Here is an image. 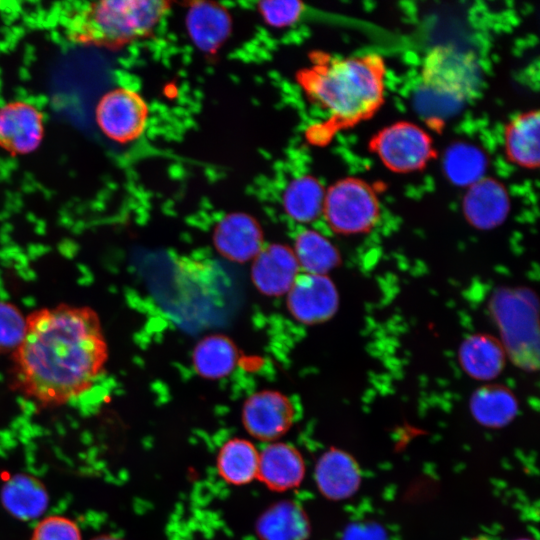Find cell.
I'll return each instance as SVG.
<instances>
[{"instance_id":"cell-29","label":"cell","mask_w":540,"mask_h":540,"mask_svg":"<svg viewBox=\"0 0 540 540\" xmlns=\"http://www.w3.org/2000/svg\"><path fill=\"white\" fill-rule=\"evenodd\" d=\"M259 14L264 22L274 28H285L300 21L305 7L302 2L262 1L257 5Z\"/></svg>"},{"instance_id":"cell-20","label":"cell","mask_w":540,"mask_h":540,"mask_svg":"<svg viewBox=\"0 0 540 540\" xmlns=\"http://www.w3.org/2000/svg\"><path fill=\"white\" fill-rule=\"evenodd\" d=\"M539 112L528 111L515 117L504 133L505 152L516 165L535 169L540 162Z\"/></svg>"},{"instance_id":"cell-18","label":"cell","mask_w":540,"mask_h":540,"mask_svg":"<svg viewBox=\"0 0 540 540\" xmlns=\"http://www.w3.org/2000/svg\"><path fill=\"white\" fill-rule=\"evenodd\" d=\"M458 358L468 376L490 381L504 369L507 355L499 339L489 334L476 333L462 341Z\"/></svg>"},{"instance_id":"cell-3","label":"cell","mask_w":540,"mask_h":540,"mask_svg":"<svg viewBox=\"0 0 540 540\" xmlns=\"http://www.w3.org/2000/svg\"><path fill=\"white\" fill-rule=\"evenodd\" d=\"M169 10L158 0H102L68 4L67 39L81 46L118 49L149 36Z\"/></svg>"},{"instance_id":"cell-1","label":"cell","mask_w":540,"mask_h":540,"mask_svg":"<svg viewBox=\"0 0 540 540\" xmlns=\"http://www.w3.org/2000/svg\"><path fill=\"white\" fill-rule=\"evenodd\" d=\"M26 319L25 336L10 355L11 388L42 407L64 405L89 391L109 358L98 313L61 303Z\"/></svg>"},{"instance_id":"cell-33","label":"cell","mask_w":540,"mask_h":540,"mask_svg":"<svg viewBox=\"0 0 540 540\" xmlns=\"http://www.w3.org/2000/svg\"><path fill=\"white\" fill-rule=\"evenodd\" d=\"M471 540H485V539H482V538H475V539H471Z\"/></svg>"},{"instance_id":"cell-21","label":"cell","mask_w":540,"mask_h":540,"mask_svg":"<svg viewBox=\"0 0 540 540\" xmlns=\"http://www.w3.org/2000/svg\"><path fill=\"white\" fill-rule=\"evenodd\" d=\"M442 168L450 183L467 189L486 177L488 157L478 145L458 141L446 148Z\"/></svg>"},{"instance_id":"cell-25","label":"cell","mask_w":540,"mask_h":540,"mask_svg":"<svg viewBox=\"0 0 540 540\" xmlns=\"http://www.w3.org/2000/svg\"><path fill=\"white\" fill-rule=\"evenodd\" d=\"M470 411L476 421L488 427L508 424L517 414L518 403L513 392L504 385L479 387L470 399Z\"/></svg>"},{"instance_id":"cell-23","label":"cell","mask_w":540,"mask_h":540,"mask_svg":"<svg viewBox=\"0 0 540 540\" xmlns=\"http://www.w3.org/2000/svg\"><path fill=\"white\" fill-rule=\"evenodd\" d=\"M325 192L321 182L312 175L294 177L282 194L284 211L298 223H310L322 214Z\"/></svg>"},{"instance_id":"cell-2","label":"cell","mask_w":540,"mask_h":540,"mask_svg":"<svg viewBox=\"0 0 540 540\" xmlns=\"http://www.w3.org/2000/svg\"><path fill=\"white\" fill-rule=\"evenodd\" d=\"M297 81L307 98L328 115L322 138L370 118L382 105L385 63L377 54L332 57L316 53ZM321 138V139H322Z\"/></svg>"},{"instance_id":"cell-27","label":"cell","mask_w":540,"mask_h":540,"mask_svg":"<svg viewBox=\"0 0 540 540\" xmlns=\"http://www.w3.org/2000/svg\"><path fill=\"white\" fill-rule=\"evenodd\" d=\"M293 252L305 273L327 275L341 263L337 247L326 236L309 228L297 234Z\"/></svg>"},{"instance_id":"cell-5","label":"cell","mask_w":540,"mask_h":540,"mask_svg":"<svg viewBox=\"0 0 540 540\" xmlns=\"http://www.w3.org/2000/svg\"><path fill=\"white\" fill-rule=\"evenodd\" d=\"M322 214L335 233L363 234L378 223L380 203L376 192L367 182L347 177L326 190Z\"/></svg>"},{"instance_id":"cell-22","label":"cell","mask_w":540,"mask_h":540,"mask_svg":"<svg viewBox=\"0 0 540 540\" xmlns=\"http://www.w3.org/2000/svg\"><path fill=\"white\" fill-rule=\"evenodd\" d=\"M238 349L231 338L222 334L208 335L195 346L192 362L198 375L206 379L228 376L238 361Z\"/></svg>"},{"instance_id":"cell-7","label":"cell","mask_w":540,"mask_h":540,"mask_svg":"<svg viewBox=\"0 0 540 540\" xmlns=\"http://www.w3.org/2000/svg\"><path fill=\"white\" fill-rule=\"evenodd\" d=\"M370 147L388 169L398 173L424 168L434 154L430 135L408 121H399L380 130L372 138Z\"/></svg>"},{"instance_id":"cell-10","label":"cell","mask_w":540,"mask_h":540,"mask_svg":"<svg viewBox=\"0 0 540 540\" xmlns=\"http://www.w3.org/2000/svg\"><path fill=\"white\" fill-rule=\"evenodd\" d=\"M295 411L291 400L275 390L251 394L242 408V422L255 439L272 442L283 436L294 422Z\"/></svg>"},{"instance_id":"cell-11","label":"cell","mask_w":540,"mask_h":540,"mask_svg":"<svg viewBox=\"0 0 540 540\" xmlns=\"http://www.w3.org/2000/svg\"><path fill=\"white\" fill-rule=\"evenodd\" d=\"M45 119L42 111L24 100L0 106V148L11 155H27L42 144Z\"/></svg>"},{"instance_id":"cell-19","label":"cell","mask_w":540,"mask_h":540,"mask_svg":"<svg viewBox=\"0 0 540 540\" xmlns=\"http://www.w3.org/2000/svg\"><path fill=\"white\" fill-rule=\"evenodd\" d=\"M315 479L324 496L339 500L355 493L360 483V473L351 456L331 449L319 459Z\"/></svg>"},{"instance_id":"cell-12","label":"cell","mask_w":540,"mask_h":540,"mask_svg":"<svg viewBox=\"0 0 540 540\" xmlns=\"http://www.w3.org/2000/svg\"><path fill=\"white\" fill-rule=\"evenodd\" d=\"M212 241L217 252L235 263L253 260L263 248L264 236L259 222L244 212L223 216L213 230Z\"/></svg>"},{"instance_id":"cell-17","label":"cell","mask_w":540,"mask_h":540,"mask_svg":"<svg viewBox=\"0 0 540 540\" xmlns=\"http://www.w3.org/2000/svg\"><path fill=\"white\" fill-rule=\"evenodd\" d=\"M0 499L4 509L22 521L41 517L49 506V494L42 481L23 472L4 481Z\"/></svg>"},{"instance_id":"cell-13","label":"cell","mask_w":540,"mask_h":540,"mask_svg":"<svg viewBox=\"0 0 540 540\" xmlns=\"http://www.w3.org/2000/svg\"><path fill=\"white\" fill-rule=\"evenodd\" d=\"M299 268L293 249L273 243L263 247L253 259L251 280L261 294L279 297L288 293Z\"/></svg>"},{"instance_id":"cell-24","label":"cell","mask_w":540,"mask_h":540,"mask_svg":"<svg viewBox=\"0 0 540 540\" xmlns=\"http://www.w3.org/2000/svg\"><path fill=\"white\" fill-rule=\"evenodd\" d=\"M259 452L243 438L227 440L219 449L216 466L219 476L231 485H245L257 478Z\"/></svg>"},{"instance_id":"cell-30","label":"cell","mask_w":540,"mask_h":540,"mask_svg":"<svg viewBox=\"0 0 540 540\" xmlns=\"http://www.w3.org/2000/svg\"><path fill=\"white\" fill-rule=\"evenodd\" d=\"M30 540H82V534L71 518L50 515L37 523Z\"/></svg>"},{"instance_id":"cell-8","label":"cell","mask_w":540,"mask_h":540,"mask_svg":"<svg viewBox=\"0 0 540 540\" xmlns=\"http://www.w3.org/2000/svg\"><path fill=\"white\" fill-rule=\"evenodd\" d=\"M94 115L98 128L108 139L127 144L144 133L149 107L137 91L128 87H115L101 96Z\"/></svg>"},{"instance_id":"cell-15","label":"cell","mask_w":540,"mask_h":540,"mask_svg":"<svg viewBox=\"0 0 540 540\" xmlns=\"http://www.w3.org/2000/svg\"><path fill=\"white\" fill-rule=\"evenodd\" d=\"M185 26L189 39L201 52L213 55L232 31L228 10L219 3L194 1L188 4Z\"/></svg>"},{"instance_id":"cell-4","label":"cell","mask_w":540,"mask_h":540,"mask_svg":"<svg viewBox=\"0 0 540 540\" xmlns=\"http://www.w3.org/2000/svg\"><path fill=\"white\" fill-rule=\"evenodd\" d=\"M506 355L519 368L533 371L539 364L538 304L527 288H502L490 301Z\"/></svg>"},{"instance_id":"cell-28","label":"cell","mask_w":540,"mask_h":540,"mask_svg":"<svg viewBox=\"0 0 540 540\" xmlns=\"http://www.w3.org/2000/svg\"><path fill=\"white\" fill-rule=\"evenodd\" d=\"M27 328V319L12 302L0 300V355L12 354L21 344Z\"/></svg>"},{"instance_id":"cell-34","label":"cell","mask_w":540,"mask_h":540,"mask_svg":"<svg viewBox=\"0 0 540 540\" xmlns=\"http://www.w3.org/2000/svg\"><path fill=\"white\" fill-rule=\"evenodd\" d=\"M519 540H529V539H519Z\"/></svg>"},{"instance_id":"cell-16","label":"cell","mask_w":540,"mask_h":540,"mask_svg":"<svg viewBox=\"0 0 540 540\" xmlns=\"http://www.w3.org/2000/svg\"><path fill=\"white\" fill-rule=\"evenodd\" d=\"M304 475L303 457L294 446L272 442L259 452L257 478L269 489L278 492L294 489Z\"/></svg>"},{"instance_id":"cell-31","label":"cell","mask_w":540,"mask_h":540,"mask_svg":"<svg viewBox=\"0 0 540 540\" xmlns=\"http://www.w3.org/2000/svg\"><path fill=\"white\" fill-rule=\"evenodd\" d=\"M380 530L376 528H356L351 530L346 540H381Z\"/></svg>"},{"instance_id":"cell-6","label":"cell","mask_w":540,"mask_h":540,"mask_svg":"<svg viewBox=\"0 0 540 540\" xmlns=\"http://www.w3.org/2000/svg\"><path fill=\"white\" fill-rule=\"evenodd\" d=\"M422 81L426 92L446 103L459 104L475 90L479 69L475 57L449 46H438L425 58Z\"/></svg>"},{"instance_id":"cell-14","label":"cell","mask_w":540,"mask_h":540,"mask_svg":"<svg viewBox=\"0 0 540 540\" xmlns=\"http://www.w3.org/2000/svg\"><path fill=\"white\" fill-rule=\"evenodd\" d=\"M510 207L507 188L500 181L487 176L468 187L462 200L465 219L478 230H491L503 224Z\"/></svg>"},{"instance_id":"cell-32","label":"cell","mask_w":540,"mask_h":540,"mask_svg":"<svg viewBox=\"0 0 540 540\" xmlns=\"http://www.w3.org/2000/svg\"><path fill=\"white\" fill-rule=\"evenodd\" d=\"M91 540H123V539L113 536V535H99L92 538Z\"/></svg>"},{"instance_id":"cell-9","label":"cell","mask_w":540,"mask_h":540,"mask_svg":"<svg viewBox=\"0 0 540 540\" xmlns=\"http://www.w3.org/2000/svg\"><path fill=\"white\" fill-rule=\"evenodd\" d=\"M286 295L289 313L306 325L330 320L339 308V293L328 275L299 274Z\"/></svg>"},{"instance_id":"cell-26","label":"cell","mask_w":540,"mask_h":540,"mask_svg":"<svg viewBox=\"0 0 540 540\" xmlns=\"http://www.w3.org/2000/svg\"><path fill=\"white\" fill-rule=\"evenodd\" d=\"M309 529L305 512L296 503L289 501L271 506L257 523L261 540H305Z\"/></svg>"}]
</instances>
